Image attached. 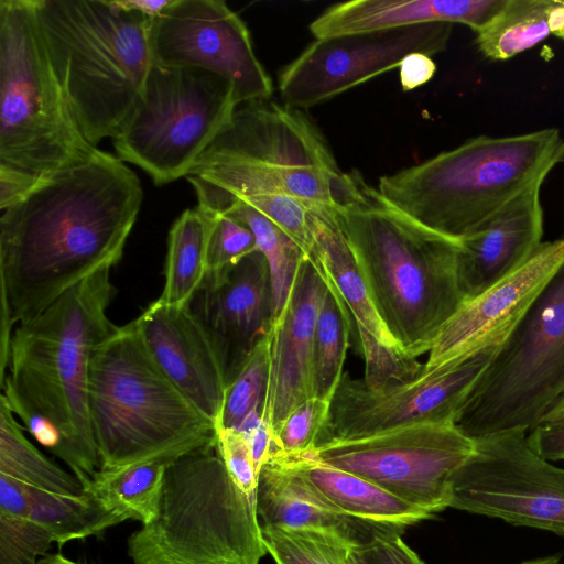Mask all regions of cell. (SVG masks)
Returning <instances> with one entry per match:
<instances>
[{
    "instance_id": "ba28073f",
    "label": "cell",
    "mask_w": 564,
    "mask_h": 564,
    "mask_svg": "<svg viewBox=\"0 0 564 564\" xmlns=\"http://www.w3.org/2000/svg\"><path fill=\"white\" fill-rule=\"evenodd\" d=\"M127 546L133 564H260L268 553L256 494L229 471L215 437L167 464L156 514Z\"/></svg>"
},
{
    "instance_id": "f35d334b",
    "label": "cell",
    "mask_w": 564,
    "mask_h": 564,
    "mask_svg": "<svg viewBox=\"0 0 564 564\" xmlns=\"http://www.w3.org/2000/svg\"><path fill=\"white\" fill-rule=\"evenodd\" d=\"M215 442L227 468L250 494H256L258 471L246 436L238 430L216 426Z\"/></svg>"
},
{
    "instance_id": "7402d4cb",
    "label": "cell",
    "mask_w": 564,
    "mask_h": 564,
    "mask_svg": "<svg viewBox=\"0 0 564 564\" xmlns=\"http://www.w3.org/2000/svg\"><path fill=\"white\" fill-rule=\"evenodd\" d=\"M270 460L292 471L321 505L344 518L403 533L408 527L433 517L378 485L311 455H274Z\"/></svg>"
},
{
    "instance_id": "6da1fadb",
    "label": "cell",
    "mask_w": 564,
    "mask_h": 564,
    "mask_svg": "<svg viewBox=\"0 0 564 564\" xmlns=\"http://www.w3.org/2000/svg\"><path fill=\"white\" fill-rule=\"evenodd\" d=\"M142 198L134 171L97 149L87 160L42 177L1 210V378L13 326L39 315L93 273L116 267Z\"/></svg>"
},
{
    "instance_id": "d4e9b609",
    "label": "cell",
    "mask_w": 564,
    "mask_h": 564,
    "mask_svg": "<svg viewBox=\"0 0 564 564\" xmlns=\"http://www.w3.org/2000/svg\"><path fill=\"white\" fill-rule=\"evenodd\" d=\"M256 507L261 528L338 532L357 543L382 530L328 510L292 471L272 460L259 471Z\"/></svg>"
},
{
    "instance_id": "ab89813d",
    "label": "cell",
    "mask_w": 564,
    "mask_h": 564,
    "mask_svg": "<svg viewBox=\"0 0 564 564\" xmlns=\"http://www.w3.org/2000/svg\"><path fill=\"white\" fill-rule=\"evenodd\" d=\"M398 531L379 530L354 549L358 564H424Z\"/></svg>"
},
{
    "instance_id": "44dd1931",
    "label": "cell",
    "mask_w": 564,
    "mask_h": 564,
    "mask_svg": "<svg viewBox=\"0 0 564 564\" xmlns=\"http://www.w3.org/2000/svg\"><path fill=\"white\" fill-rule=\"evenodd\" d=\"M541 186L523 191L460 240L457 274L466 301L517 271L542 243Z\"/></svg>"
},
{
    "instance_id": "30bf717a",
    "label": "cell",
    "mask_w": 564,
    "mask_h": 564,
    "mask_svg": "<svg viewBox=\"0 0 564 564\" xmlns=\"http://www.w3.org/2000/svg\"><path fill=\"white\" fill-rule=\"evenodd\" d=\"M563 394L564 259L500 345L454 423L473 440L530 432Z\"/></svg>"
},
{
    "instance_id": "e575fe53",
    "label": "cell",
    "mask_w": 564,
    "mask_h": 564,
    "mask_svg": "<svg viewBox=\"0 0 564 564\" xmlns=\"http://www.w3.org/2000/svg\"><path fill=\"white\" fill-rule=\"evenodd\" d=\"M199 210L207 224V274L219 273L258 250L254 235L246 225L223 213Z\"/></svg>"
},
{
    "instance_id": "ac0fdd59",
    "label": "cell",
    "mask_w": 564,
    "mask_h": 564,
    "mask_svg": "<svg viewBox=\"0 0 564 564\" xmlns=\"http://www.w3.org/2000/svg\"><path fill=\"white\" fill-rule=\"evenodd\" d=\"M191 310L206 330L228 387L273 319L269 267L260 251L215 274H207Z\"/></svg>"
},
{
    "instance_id": "7bdbcfd3",
    "label": "cell",
    "mask_w": 564,
    "mask_h": 564,
    "mask_svg": "<svg viewBox=\"0 0 564 564\" xmlns=\"http://www.w3.org/2000/svg\"><path fill=\"white\" fill-rule=\"evenodd\" d=\"M40 180L29 173L0 165V209L3 210L21 200Z\"/></svg>"
},
{
    "instance_id": "4dcf8cb0",
    "label": "cell",
    "mask_w": 564,
    "mask_h": 564,
    "mask_svg": "<svg viewBox=\"0 0 564 564\" xmlns=\"http://www.w3.org/2000/svg\"><path fill=\"white\" fill-rule=\"evenodd\" d=\"M553 0H506L498 13L476 32L484 56L506 61L551 35L549 11Z\"/></svg>"
},
{
    "instance_id": "4316f807",
    "label": "cell",
    "mask_w": 564,
    "mask_h": 564,
    "mask_svg": "<svg viewBox=\"0 0 564 564\" xmlns=\"http://www.w3.org/2000/svg\"><path fill=\"white\" fill-rule=\"evenodd\" d=\"M207 224L198 207L184 210L169 232L164 285L159 303L183 307L191 304L207 275Z\"/></svg>"
},
{
    "instance_id": "3957f363",
    "label": "cell",
    "mask_w": 564,
    "mask_h": 564,
    "mask_svg": "<svg viewBox=\"0 0 564 564\" xmlns=\"http://www.w3.org/2000/svg\"><path fill=\"white\" fill-rule=\"evenodd\" d=\"M335 214L394 340L413 358L429 352L466 301L457 274L460 241L390 205L357 172Z\"/></svg>"
},
{
    "instance_id": "484cf974",
    "label": "cell",
    "mask_w": 564,
    "mask_h": 564,
    "mask_svg": "<svg viewBox=\"0 0 564 564\" xmlns=\"http://www.w3.org/2000/svg\"><path fill=\"white\" fill-rule=\"evenodd\" d=\"M197 207L223 213L246 225L267 260L272 289L273 319L284 307L299 267L306 257L283 230L253 207L232 198H197ZM272 319V321H273Z\"/></svg>"
},
{
    "instance_id": "f907efd6",
    "label": "cell",
    "mask_w": 564,
    "mask_h": 564,
    "mask_svg": "<svg viewBox=\"0 0 564 564\" xmlns=\"http://www.w3.org/2000/svg\"><path fill=\"white\" fill-rule=\"evenodd\" d=\"M562 40H564V33L560 36Z\"/></svg>"
},
{
    "instance_id": "83f0119b",
    "label": "cell",
    "mask_w": 564,
    "mask_h": 564,
    "mask_svg": "<svg viewBox=\"0 0 564 564\" xmlns=\"http://www.w3.org/2000/svg\"><path fill=\"white\" fill-rule=\"evenodd\" d=\"M169 463L148 462L118 469H99L84 490L127 520L150 522L156 514Z\"/></svg>"
},
{
    "instance_id": "1f68e13d",
    "label": "cell",
    "mask_w": 564,
    "mask_h": 564,
    "mask_svg": "<svg viewBox=\"0 0 564 564\" xmlns=\"http://www.w3.org/2000/svg\"><path fill=\"white\" fill-rule=\"evenodd\" d=\"M349 314L348 307L338 292L327 282L313 340L312 386L314 398L332 402L338 388L349 346Z\"/></svg>"
},
{
    "instance_id": "836d02e7",
    "label": "cell",
    "mask_w": 564,
    "mask_h": 564,
    "mask_svg": "<svg viewBox=\"0 0 564 564\" xmlns=\"http://www.w3.org/2000/svg\"><path fill=\"white\" fill-rule=\"evenodd\" d=\"M269 345L267 336L256 346L235 380L226 388L216 426L239 430L253 411L264 410L269 387Z\"/></svg>"
},
{
    "instance_id": "d6986e66",
    "label": "cell",
    "mask_w": 564,
    "mask_h": 564,
    "mask_svg": "<svg viewBox=\"0 0 564 564\" xmlns=\"http://www.w3.org/2000/svg\"><path fill=\"white\" fill-rule=\"evenodd\" d=\"M326 290L321 270L305 257L289 299L268 332L270 373L263 420L273 434L296 406L314 398L313 340Z\"/></svg>"
},
{
    "instance_id": "cb8c5ba5",
    "label": "cell",
    "mask_w": 564,
    "mask_h": 564,
    "mask_svg": "<svg viewBox=\"0 0 564 564\" xmlns=\"http://www.w3.org/2000/svg\"><path fill=\"white\" fill-rule=\"evenodd\" d=\"M308 225L313 239L308 259L338 292L356 322L358 335L372 336L388 348L401 349L378 314L335 209L311 208Z\"/></svg>"
},
{
    "instance_id": "bcb514c9",
    "label": "cell",
    "mask_w": 564,
    "mask_h": 564,
    "mask_svg": "<svg viewBox=\"0 0 564 564\" xmlns=\"http://www.w3.org/2000/svg\"><path fill=\"white\" fill-rule=\"evenodd\" d=\"M547 22L551 34L560 37L564 33V0H553Z\"/></svg>"
},
{
    "instance_id": "60d3db41",
    "label": "cell",
    "mask_w": 564,
    "mask_h": 564,
    "mask_svg": "<svg viewBox=\"0 0 564 564\" xmlns=\"http://www.w3.org/2000/svg\"><path fill=\"white\" fill-rule=\"evenodd\" d=\"M533 452L549 462H564V425L541 424L528 432Z\"/></svg>"
},
{
    "instance_id": "7c38bea8",
    "label": "cell",
    "mask_w": 564,
    "mask_h": 564,
    "mask_svg": "<svg viewBox=\"0 0 564 564\" xmlns=\"http://www.w3.org/2000/svg\"><path fill=\"white\" fill-rule=\"evenodd\" d=\"M474 449L475 441L454 423H423L362 437L325 440L307 455L434 516L449 507L452 477Z\"/></svg>"
},
{
    "instance_id": "f1b7e54d",
    "label": "cell",
    "mask_w": 564,
    "mask_h": 564,
    "mask_svg": "<svg viewBox=\"0 0 564 564\" xmlns=\"http://www.w3.org/2000/svg\"><path fill=\"white\" fill-rule=\"evenodd\" d=\"M29 519L44 528L59 545L97 535L123 520L91 494H59L30 489Z\"/></svg>"
},
{
    "instance_id": "52a82bcc",
    "label": "cell",
    "mask_w": 564,
    "mask_h": 564,
    "mask_svg": "<svg viewBox=\"0 0 564 564\" xmlns=\"http://www.w3.org/2000/svg\"><path fill=\"white\" fill-rule=\"evenodd\" d=\"M196 195L293 196L336 209L349 183L319 129L303 110L271 100L239 105L186 176Z\"/></svg>"
},
{
    "instance_id": "8992f818",
    "label": "cell",
    "mask_w": 564,
    "mask_h": 564,
    "mask_svg": "<svg viewBox=\"0 0 564 564\" xmlns=\"http://www.w3.org/2000/svg\"><path fill=\"white\" fill-rule=\"evenodd\" d=\"M88 401L100 469L171 463L215 437L216 424L162 371L135 319L94 350Z\"/></svg>"
},
{
    "instance_id": "8d00e7d4",
    "label": "cell",
    "mask_w": 564,
    "mask_h": 564,
    "mask_svg": "<svg viewBox=\"0 0 564 564\" xmlns=\"http://www.w3.org/2000/svg\"><path fill=\"white\" fill-rule=\"evenodd\" d=\"M197 198H227L213 195H196ZM238 199L265 216L283 230L310 258L313 239L308 225L311 207L304 202L284 194H265Z\"/></svg>"
},
{
    "instance_id": "7a4b0ae2",
    "label": "cell",
    "mask_w": 564,
    "mask_h": 564,
    "mask_svg": "<svg viewBox=\"0 0 564 564\" xmlns=\"http://www.w3.org/2000/svg\"><path fill=\"white\" fill-rule=\"evenodd\" d=\"M104 268L12 333L1 398L15 416L33 414L56 431L62 459L87 487L100 469L89 414V368L96 347L118 326L107 311L115 296Z\"/></svg>"
},
{
    "instance_id": "f6af8a7d",
    "label": "cell",
    "mask_w": 564,
    "mask_h": 564,
    "mask_svg": "<svg viewBox=\"0 0 564 564\" xmlns=\"http://www.w3.org/2000/svg\"><path fill=\"white\" fill-rule=\"evenodd\" d=\"M118 3L128 10L137 11L147 18L154 20L159 18L173 0H117Z\"/></svg>"
},
{
    "instance_id": "c3c4849f",
    "label": "cell",
    "mask_w": 564,
    "mask_h": 564,
    "mask_svg": "<svg viewBox=\"0 0 564 564\" xmlns=\"http://www.w3.org/2000/svg\"><path fill=\"white\" fill-rule=\"evenodd\" d=\"M36 564H79L66 558L61 554H46L41 557Z\"/></svg>"
},
{
    "instance_id": "8fae6325",
    "label": "cell",
    "mask_w": 564,
    "mask_h": 564,
    "mask_svg": "<svg viewBox=\"0 0 564 564\" xmlns=\"http://www.w3.org/2000/svg\"><path fill=\"white\" fill-rule=\"evenodd\" d=\"M237 107L234 89L221 76L153 62L113 148L121 161L141 167L161 186L189 174Z\"/></svg>"
},
{
    "instance_id": "681fc988",
    "label": "cell",
    "mask_w": 564,
    "mask_h": 564,
    "mask_svg": "<svg viewBox=\"0 0 564 564\" xmlns=\"http://www.w3.org/2000/svg\"><path fill=\"white\" fill-rule=\"evenodd\" d=\"M520 564H561V562H560L558 556L552 555V556L535 558V560H531V561H525Z\"/></svg>"
},
{
    "instance_id": "e0dca14e",
    "label": "cell",
    "mask_w": 564,
    "mask_h": 564,
    "mask_svg": "<svg viewBox=\"0 0 564 564\" xmlns=\"http://www.w3.org/2000/svg\"><path fill=\"white\" fill-rule=\"evenodd\" d=\"M564 259V238L542 242L517 271L465 301L429 351L422 372L460 364L501 344Z\"/></svg>"
},
{
    "instance_id": "74e56055",
    "label": "cell",
    "mask_w": 564,
    "mask_h": 564,
    "mask_svg": "<svg viewBox=\"0 0 564 564\" xmlns=\"http://www.w3.org/2000/svg\"><path fill=\"white\" fill-rule=\"evenodd\" d=\"M53 542L31 519L0 514V564H36Z\"/></svg>"
},
{
    "instance_id": "7dc6e473",
    "label": "cell",
    "mask_w": 564,
    "mask_h": 564,
    "mask_svg": "<svg viewBox=\"0 0 564 564\" xmlns=\"http://www.w3.org/2000/svg\"><path fill=\"white\" fill-rule=\"evenodd\" d=\"M541 424L564 425V394L544 414Z\"/></svg>"
},
{
    "instance_id": "4fadbf2b",
    "label": "cell",
    "mask_w": 564,
    "mask_h": 564,
    "mask_svg": "<svg viewBox=\"0 0 564 564\" xmlns=\"http://www.w3.org/2000/svg\"><path fill=\"white\" fill-rule=\"evenodd\" d=\"M528 432L475 438L451 481L449 507L564 538V469L531 449Z\"/></svg>"
},
{
    "instance_id": "9a60e30c",
    "label": "cell",
    "mask_w": 564,
    "mask_h": 564,
    "mask_svg": "<svg viewBox=\"0 0 564 564\" xmlns=\"http://www.w3.org/2000/svg\"><path fill=\"white\" fill-rule=\"evenodd\" d=\"M453 26L426 23L315 39L282 69V100L291 108L307 109L398 68L413 53L438 54L446 50Z\"/></svg>"
},
{
    "instance_id": "603a6c76",
    "label": "cell",
    "mask_w": 564,
    "mask_h": 564,
    "mask_svg": "<svg viewBox=\"0 0 564 564\" xmlns=\"http://www.w3.org/2000/svg\"><path fill=\"white\" fill-rule=\"evenodd\" d=\"M506 0H352L324 10L308 29L315 39L402 29L426 23L484 28Z\"/></svg>"
},
{
    "instance_id": "ee69618b",
    "label": "cell",
    "mask_w": 564,
    "mask_h": 564,
    "mask_svg": "<svg viewBox=\"0 0 564 564\" xmlns=\"http://www.w3.org/2000/svg\"><path fill=\"white\" fill-rule=\"evenodd\" d=\"M399 68V78L404 91L413 90L429 80L436 73V64L431 56L422 53H413L406 56Z\"/></svg>"
},
{
    "instance_id": "5b68a950",
    "label": "cell",
    "mask_w": 564,
    "mask_h": 564,
    "mask_svg": "<svg viewBox=\"0 0 564 564\" xmlns=\"http://www.w3.org/2000/svg\"><path fill=\"white\" fill-rule=\"evenodd\" d=\"M564 163V138L555 128L478 135L416 165L379 178L377 189L393 207L454 240L474 234L527 188Z\"/></svg>"
},
{
    "instance_id": "5bb4252c",
    "label": "cell",
    "mask_w": 564,
    "mask_h": 564,
    "mask_svg": "<svg viewBox=\"0 0 564 564\" xmlns=\"http://www.w3.org/2000/svg\"><path fill=\"white\" fill-rule=\"evenodd\" d=\"M501 344L486 347L456 366L421 371L413 380L380 389H370L361 378L344 372L319 442L362 437L423 423H454Z\"/></svg>"
},
{
    "instance_id": "d590c367",
    "label": "cell",
    "mask_w": 564,
    "mask_h": 564,
    "mask_svg": "<svg viewBox=\"0 0 564 564\" xmlns=\"http://www.w3.org/2000/svg\"><path fill=\"white\" fill-rule=\"evenodd\" d=\"M330 403L311 398L296 406L273 434L276 452L272 456H304L312 453L328 424Z\"/></svg>"
},
{
    "instance_id": "b9f144b4",
    "label": "cell",
    "mask_w": 564,
    "mask_h": 564,
    "mask_svg": "<svg viewBox=\"0 0 564 564\" xmlns=\"http://www.w3.org/2000/svg\"><path fill=\"white\" fill-rule=\"evenodd\" d=\"M30 489L26 484L0 473V514L29 518Z\"/></svg>"
},
{
    "instance_id": "9c48e42d",
    "label": "cell",
    "mask_w": 564,
    "mask_h": 564,
    "mask_svg": "<svg viewBox=\"0 0 564 564\" xmlns=\"http://www.w3.org/2000/svg\"><path fill=\"white\" fill-rule=\"evenodd\" d=\"M96 151L54 73L34 0H0V165L42 178Z\"/></svg>"
},
{
    "instance_id": "277c9868",
    "label": "cell",
    "mask_w": 564,
    "mask_h": 564,
    "mask_svg": "<svg viewBox=\"0 0 564 564\" xmlns=\"http://www.w3.org/2000/svg\"><path fill=\"white\" fill-rule=\"evenodd\" d=\"M40 31L73 117L96 147L139 102L153 64L152 20L117 0H34Z\"/></svg>"
},
{
    "instance_id": "f546056e",
    "label": "cell",
    "mask_w": 564,
    "mask_h": 564,
    "mask_svg": "<svg viewBox=\"0 0 564 564\" xmlns=\"http://www.w3.org/2000/svg\"><path fill=\"white\" fill-rule=\"evenodd\" d=\"M17 416L0 397V473L41 490L77 495L78 479L47 458L24 435Z\"/></svg>"
},
{
    "instance_id": "ffe728a7",
    "label": "cell",
    "mask_w": 564,
    "mask_h": 564,
    "mask_svg": "<svg viewBox=\"0 0 564 564\" xmlns=\"http://www.w3.org/2000/svg\"><path fill=\"white\" fill-rule=\"evenodd\" d=\"M135 322L162 371L216 424L227 387L217 352L191 306H167L155 300Z\"/></svg>"
},
{
    "instance_id": "2e32d148",
    "label": "cell",
    "mask_w": 564,
    "mask_h": 564,
    "mask_svg": "<svg viewBox=\"0 0 564 564\" xmlns=\"http://www.w3.org/2000/svg\"><path fill=\"white\" fill-rule=\"evenodd\" d=\"M153 62L213 72L239 105L270 100L273 84L258 59L245 22L223 0H173L152 20Z\"/></svg>"
},
{
    "instance_id": "d6a6232c",
    "label": "cell",
    "mask_w": 564,
    "mask_h": 564,
    "mask_svg": "<svg viewBox=\"0 0 564 564\" xmlns=\"http://www.w3.org/2000/svg\"><path fill=\"white\" fill-rule=\"evenodd\" d=\"M269 555L276 564H358L357 544L338 532L261 528Z\"/></svg>"
}]
</instances>
